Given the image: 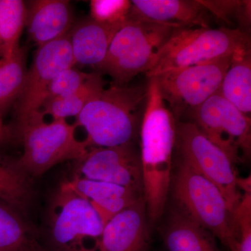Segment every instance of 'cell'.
Returning <instances> with one entry per match:
<instances>
[{"mask_svg":"<svg viewBox=\"0 0 251 251\" xmlns=\"http://www.w3.org/2000/svg\"><path fill=\"white\" fill-rule=\"evenodd\" d=\"M176 120L160 96L147 99L140 125L143 196L150 226L164 213L172 180Z\"/></svg>","mask_w":251,"mask_h":251,"instance_id":"1","label":"cell"},{"mask_svg":"<svg viewBox=\"0 0 251 251\" xmlns=\"http://www.w3.org/2000/svg\"><path fill=\"white\" fill-rule=\"evenodd\" d=\"M146 99L147 85H112L87 104L74 124L85 130L90 148L133 142Z\"/></svg>","mask_w":251,"mask_h":251,"instance_id":"2","label":"cell"},{"mask_svg":"<svg viewBox=\"0 0 251 251\" xmlns=\"http://www.w3.org/2000/svg\"><path fill=\"white\" fill-rule=\"evenodd\" d=\"M77 127L66 120L45 121L41 111L24 125L11 129L13 139L22 143V155L16 159L20 168L30 178L38 177L65 161L85 156L88 143L76 137Z\"/></svg>","mask_w":251,"mask_h":251,"instance_id":"3","label":"cell"},{"mask_svg":"<svg viewBox=\"0 0 251 251\" xmlns=\"http://www.w3.org/2000/svg\"><path fill=\"white\" fill-rule=\"evenodd\" d=\"M251 42L249 33L226 27L173 29L145 75L148 78L169 71L230 57Z\"/></svg>","mask_w":251,"mask_h":251,"instance_id":"4","label":"cell"},{"mask_svg":"<svg viewBox=\"0 0 251 251\" xmlns=\"http://www.w3.org/2000/svg\"><path fill=\"white\" fill-rule=\"evenodd\" d=\"M103 224L90 203L62 183L46 216V251H100Z\"/></svg>","mask_w":251,"mask_h":251,"instance_id":"5","label":"cell"},{"mask_svg":"<svg viewBox=\"0 0 251 251\" xmlns=\"http://www.w3.org/2000/svg\"><path fill=\"white\" fill-rule=\"evenodd\" d=\"M171 181L178 209L231 250L239 239V232L217 186L181 159Z\"/></svg>","mask_w":251,"mask_h":251,"instance_id":"6","label":"cell"},{"mask_svg":"<svg viewBox=\"0 0 251 251\" xmlns=\"http://www.w3.org/2000/svg\"><path fill=\"white\" fill-rule=\"evenodd\" d=\"M173 30L155 23L127 20L115 34L95 72L109 75L112 85H128L138 74L148 72Z\"/></svg>","mask_w":251,"mask_h":251,"instance_id":"7","label":"cell"},{"mask_svg":"<svg viewBox=\"0 0 251 251\" xmlns=\"http://www.w3.org/2000/svg\"><path fill=\"white\" fill-rule=\"evenodd\" d=\"M175 150L179 159L217 186L233 214L242 196L237 186L235 164L224 151L189 121L176 122Z\"/></svg>","mask_w":251,"mask_h":251,"instance_id":"8","label":"cell"},{"mask_svg":"<svg viewBox=\"0 0 251 251\" xmlns=\"http://www.w3.org/2000/svg\"><path fill=\"white\" fill-rule=\"evenodd\" d=\"M230 57L169 71L155 77L162 99L176 121L187 118L219 92L229 67Z\"/></svg>","mask_w":251,"mask_h":251,"instance_id":"9","label":"cell"},{"mask_svg":"<svg viewBox=\"0 0 251 251\" xmlns=\"http://www.w3.org/2000/svg\"><path fill=\"white\" fill-rule=\"evenodd\" d=\"M234 164L250 159L251 117L217 92L188 117Z\"/></svg>","mask_w":251,"mask_h":251,"instance_id":"10","label":"cell"},{"mask_svg":"<svg viewBox=\"0 0 251 251\" xmlns=\"http://www.w3.org/2000/svg\"><path fill=\"white\" fill-rule=\"evenodd\" d=\"M74 66L69 34L37 48L16 101V120L11 129L24 125L41 111L50 82L59 73Z\"/></svg>","mask_w":251,"mask_h":251,"instance_id":"11","label":"cell"},{"mask_svg":"<svg viewBox=\"0 0 251 251\" xmlns=\"http://www.w3.org/2000/svg\"><path fill=\"white\" fill-rule=\"evenodd\" d=\"M74 162L73 175L129 188L143 195L140 151L134 143L111 148L92 147Z\"/></svg>","mask_w":251,"mask_h":251,"instance_id":"12","label":"cell"},{"mask_svg":"<svg viewBox=\"0 0 251 251\" xmlns=\"http://www.w3.org/2000/svg\"><path fill=\"white\" fill-rule=\"evenodd\" d=\"M128 19L181 29L211 27L212 16L199 0H133Z\"/></svg>","mask_w":251,"mask_h":251,"instance_id":"13","label":"cell"},{"mask_svg":"<svg viewBox=\"0 0 251 251\" xmlns=\"http://www.w3.org/2000/svg\"><path fill=\"white\" fill-rule=\"evenodd\" d=\"M150 227L143 198L105 225L100 251H150Z\"/></svg>","mask_w":251,"mask_h":251,"instance_id":"14","label":"cell"},{"mask_svg":"<svg viewBox=\"0 0 251 251\" xmlns=\"http://www.w3.org/2000/svg\"><path fill=\"white\" fill-rule=\"evenodd\" d=\"M28 37L38 47L69 34L74 24L70 1L34 0L26 3Z\"/></svg>","mask_w":251,"mask_h":251,"instance_id":"15","label":"cell"},{"mask_svg":"<svg viewBox=\"0 0 251 251\" xmlns=\"http://www.w3.org/2000/svg\"><path fill=\"white\" fill-rule=\"evenodd\" d=\"M63 183L90 203L104 226L114 216L144 198L143 195L129 188L76 175Z\"/></svg>","mask_w":251,"mask_h":251,"instance_id":"16","label":"cell"},{"mask_svg":"<svg viewBox=\"0 0 251 251\" xmlns=\"http://www.w3.org/2000/svg\"><path fill=\"white\" fill-rule=\"evenodd\" d=\"M124 24H103L90 17L74 24L69 35L75 65L90 66L94 69L100 65L112 39Z\"/></svg>","mask_w":251,"mask_h":251,"instance_id":"17","label":"cell"},{"mask_svg":"<svg viewBox=\"0 0 251 251\" xmlns=\"http://www.w3.org/2000/svg\"><path fill=\"white\" fill-rule=\"evenodd\" d=\"M161 234L168 251H221L216 237L179 209L171 213Z\"/></svg>","mask_w":251,"mask_h":251,"instance_id":"18","label":"cell"},{"mask_svg":"<svg viewBox=\"0 0 251 251\" xmlns=\"http://www.w3.org/2000/svg\"><path fill=\"white\" fill-rule=\"evenodd\" d=\"M219 93L246 116L251 113V46L244 44L232 54Z\"/></svg>","mask_w":251,"mask_h":251,"instance_id":"19","label":"cell"},{"mask_svg":"<svg viewBox=\"0 0 251 251\" xmlns=\"http://www.w3.org/2000/svg\"><path fill=\"white\" fill-rule=\"evenodd\" d=\"M0 251H46L25 216L0 200Z\"/></svg>","mask_w":251,"mask_h":251,"instance_id":"20","label":"cell"},{"mask_svg":"<svg viewBox=\"0 0 251 251\" xmlns=\"http://www.w3.org/2000/svg\"><path fill=\"white\" fill-rule=\"evenodd\" d=\"M33 196L31 178L18 167L16 159L0 155V200L26 216Z\"/></svg>","mask_w":251,"mask_h":251,"instance_id":"21","label":"cell"},{"mask_svg":"<svg viewBox=\"0 0 251 251\" xmlns=\"http://www.w3.org/2000/svg\"><path fill=\"white\" fill-rule=\"evenodd\" d=\"M105 88L103 75L97 72L91 73L84 85L67 97L47 100L43 104L41 112L44 117L50 116L52 120H67L76 117L87 104L93 100Z\"/></svg>","mask_w":251,"mask_h":251,"instance_id":"22","label":"cell"},{"mask_svg":"<svg viewBox=\"0 0 251 251\" xmlns=\"http://www.w3.org/2000/svg\"><path fill=\"white\" fill-rule=\"evenodd\" d=\"M27 48L20 47L12 55L0 58V115L16 103L27 74Z\"/></svg>","mask_w":251,"mask_h":251,"instance_id":"23","label":"cell"},{"mask_svg":"<svg viewBox=\"0 0 251 251\" xmlns=\"http://www.w3.org/2000/svg\"><path fill=\"white\" fill-rule=\"evenodd\" d=\"M26 14L25 1L0 0V58L10 57L19 49Z\"/></svg>","mask_w":251,"mask_h":251,"instance_id":"24","label":"cell"},{"mask_svg":"<svg viewBox=\"0 0 251 251\" xmlns=\"http://www.w3.org/2000/svg\"><path fill=\"white\" fill-rule=\"evenodd\" d=\"M212 17L229 29L248 32L251 23V1L245 0H199Z\"/></svg>","mask_w":251,"mask_h":251,"instance_id":"25","label":"cell"},{"mask_svg":"<svg viewBox=\"0 0 251 251\" xmlns=\"http://www.w3.org/2000/svg\"><path fill=\"white\" fill-rule=\"evenodd\" d=\"M131 1L128 0H92L90 18L107 25L124 24L128 20Z\"/></svg>","mask_w":251,"mask_h":251,"instance_id":"26","label":"cell"},{"mask_svg":"<svg viewBox=\"0 0 251 251\" xmlns=\"http://www.w3.org/2000/svg\"><path fill=\"white\" fill-rule=\"evenodd\" d=\"M90 74L79 70L75 66L64 69L50 84L44 103L50 99L67 97L76 92L84 85Z\"/></svg>","mask_w":251,"mask_h":251,"instance_id":"27","label":"cell"},{"mask_svg":"<svg viewBox=\"0 0 251 251\" xmlns=\"http://www.w3.org/2000/svg\"><path fill=\"white\" fill-rule=\"evenodd\" d=\"M239 239L231 251H251V193H244L233 214Z\"/></svg>","mask_w":251,"mask_h":251,"instance_id":"28","label":"cell"},{"mask_svg":"<svg viewBox=\"0 0 251 251\" xmlns=\"http://www.w3.org/2000/svg\"><path fill=\"white\" fill-rule=\"evenodd\" d=\"M12 139L11 128L9 126L4 125L3 117L0 115V147L9 143Z\"/></svg>","mask_w":251,"mask_h":251,"instance_id":"29","label":"cell"},{"mask_svg":"<svg viewBox=\"0 0 251 251\" xmlns=\"http://www.w3.org/2000/svg\"><path fill=\"white\" fill-rule=\"evenodd\" d=\"M237 186L238 189L243 190L244 193H251V176L247 178H241L237 176Z\"/></svg>","mask_w":251,"mask_h":251,"instance_id":"30","label":"cell"}]
</instances>
